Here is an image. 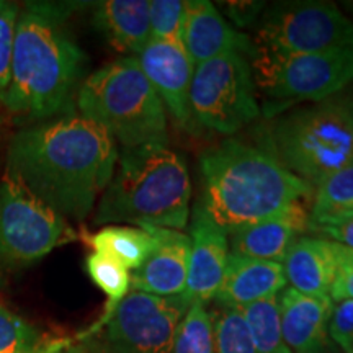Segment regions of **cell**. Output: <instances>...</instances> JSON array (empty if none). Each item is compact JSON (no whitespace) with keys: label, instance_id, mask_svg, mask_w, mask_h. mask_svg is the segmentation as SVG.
<instances>
[{"label":"cell","instance_id":"cell-8","mask_svg":"<svg viewBox=\"0 0 353 353\" xmlns=\"http://www.w3.org/2000/svg\"><path fill=\"white\" fill-rule=\"evenodd\" d=\"M69 221L34 195L8 169L0 180V265L20 268L76 241Z\"/></svg>","mask_w":353,"mask_h":353},{"label":"cell","instance_id":"cell-20","mask_svg":"<svg viewBox=\"0 0 353 353\" xmlns=\"http://www.w3.org/2000/svg\"><path fill=\"white\" fill-rule=\"evenodd\" d=\"M281 265L291 288L311 296H329L335 276V242L299 236Z\"/></svg>","mask_w":353,"mask_h":353},{"label":"cell","instance_id":"cell-19","mask_svg":"<svg viewBox=\"0 0 353 353\" xmlns=\"http://www.w3.org/2000/svg\"><path fill=\"white\" fill-rule=\"evenodd\" d=\"M286 275L280 262L229 254L223 281L216 293L218 306L244 307L285 290Z\"/></svg>","mask_w":353,"mask_h":353},{"label":"cell","instance_id":"cell-27","mask_svg":"<svg viewBox=\"0 0 353 353\" xmlns=\"http://www.w3.org/2000/svg\"><path fill=\"white\" fill-rule=\"evenodd\" d=\"M214 353H257L241 307L219 306L211 312Z\"/></svg>","mask_w":353,"mask_h":353},{"label":"cell","instance_id":"cell-4","mask_svg":"<svg viewBox=\"0 0 353 353\" xmlns=\"http://www.w3.org/2000/svg\"><path fill=\"white\" fill-rule=\"evenodd\" d=\"M190 198L187 164L169 145L121 149L112 180L99 200L94 223L182 231L188 224Z\"/></svg>","mask_w":353,"mask_h":353},{"label":"cell","instance_id":"cell-5","mask_svg":"<svg viewBox=\"0 0 353 353\" xmlns=\"http://www.w3.org/2000/svg\"><path fill=\"white\" fill-rule=\"evenodd\" d=\"M82 117L99 123L121 149L169 144L165 107L136 57H121L85 77L77 92Z\"/></svg>","mask_w":353,"mask_h":353},{"label":"cell","instance_id":"cell-34","mask_svg":"<svg viewBox=\"0 0 353 353\" xmlns=\"http://www.w3.org/2000/svg\"><path fill=\"white\" fill-rule=\"evenodd\" d=\"M54 353H105V352L101 350V348L97 345L90 337H87V335H81L77 341L69 339V341Z\"/></svg>","mask_w":353,"mask_h":353},{"label":"cell","instance_id":"cell-25","mask_svg":"<svg viewBox=\"0 0 353 353\" xmlns=\"http://www.w3.org/2000/svg\"><path fill=\"white\" fill-rule=\"evenodd\" d=\"M169 353H214L213 317L206 304L188 307L180 321Z\"/></svg>","mask_w":353,"mask_h":353},{"label":"cell","instance_id":"cell-14","mask_svg":"<svg viewBox=\"0 0 353 353\" xmlns=\"http://www.w3.org/2000/svg\"><path fill=\"white\" fill-rule=\"evenodd\" d=\"M182 46L193 65L232 52L247 57L255 56L254 39L237 32L208 0H187Z\"/></svg>","mask_w":353,"mask_h":353},{"label":"cell","instance_id":"cell-23","mask_svg":"<svg viewBox=\"0 0 353 353\" xmlns=\"http://www.w3.org/2000/svg\"><path fill=\"white\" fill-rule=\"evenodd\" d=\"M257 353H293L281 330L278 294L241 307Z\"/></svg>","mask_w":353,"mask_h":353},{"label":"cell","instance_id":"cell-12","mask_svg":"<svg viewBox=\"0 0 353 353\" xmlns=\"http://www.w3.org/2000/svg\"><path fill=\"white\" fill-rule=\"evenodd\" d=\"M190 259L188 278L183 301L208 304L218 293L229 257L228 234L221 229L200 205L193 206L190 223Z\"/></svg>","mask_w":353,"mask_h":353},{"label":"cell","instance_id":"cell-33","mask_svg":"<svg viewBox=\"0 0 353 353\" xmlns=\"http://www.w3.org/2000/svg\"><path fill=\"white\" fill-rule=\"evenodd\" d=\"M224 13L237 26L252 25L259 15L265 10V2H224Z\"/></svg>","mask_w":353,"mask_h":353},{"label":"cell","instance_id":"cell-7","mask_svg":"<svg viewBox=\"0 0 353 353\" xmlns=\"http://www.w3.org/2000/svg\"><path fill=\"white\" fill-rule=\"evenodd\" d=\"M250 63L255 85L265 97L267 117L304 101L317 103L353 82V46L296 56L255 51Z\"/></svg>","mask_w":353,"mask_h":353},{"label":"cell","instance_id":"cell-2","mask_svg":"<svg viewBox=\"0 0 353 353\" xmlns=\"http://www.w3.org/2000/svg\"><path fill=\"white\" fill-rule=\"evenodd\" d=\"M81 2H28L20 8L2 105L25 126L72 112L87 54L74 41L65 20Z\"/></svg>","mask_w":353,"mask_h":353},{"label":"cell","instance_id":"cell-35","mask_svg":"<svg viewBox=\"0 0 353 353\" xmlns=\"http://www.w3.org/2000/svg\"><path fill=\"white\" fill-rule=\"evenodd\" d=\"M0 130H2V118H0Z\"/></svg>","mask_w":353,"mask_h":353},{"label":"cell","instance_id":"cell-1","mask_svg":"<svg viewBox=\"0 0 353 353\" xmlns=\"http://www.w3.org/2000/svg\"><path fill=\"white\" fill-rule=\"evenodd\" d=\"M117 161L110 132L70 112L15 132L6 169L63 218L83 221L108 187Z\"/></svg>","mask_w":353,"mask_h":353},{"label":"cell","instance_id":"cell-21","mask_svg":"<svg viewBox=\"0 0 353 353\" xmlns=\"http://www.w3.org/2000/svg\"><path fill=\"white\" fill-rule=\"evenodd\" d=\"M83 241L99 252L113 259L126 270H136L154 249V237L144 229L125 224H108L94 234H85Z\"/></svg>","mask_w":353,"mask_h":353},{"label":"cell","instance_id":"cell-24","mask_svg":"<svg viewBox=\"0 0 353 353\" xmlns=\"http://www.w3.org/2000/svg\"><path fill=\"white\" fill-rule=\"evenodd\" d=\"M353 214V164L335 172L316 187L309 219Z\"/></svg>","mask_w":353,"mask_h":353},{"label":"cell","instance_id":"cell-11","mask_svg":"<svg viewBox=\"0 0 353 353\" xmlns=\"http://www.w3.org/2000/svg\"><path fill=\"white\" fill-rule=\"evenodd\" d=\"M188 307L182 296L161 298L130 291L83 335L105 353H169Z\"/></svg>","mask_w":353,"mask_h":353},{"label":"cell","instance_id":"cell-26","mask_svg":"<svg viewBox=\"0 0 353 353\" xmlns=\"http://www.w3.org/2000/svg\"><path fill=\"white\" fill-rule=\"evenodd\" d=\"M85 270L95 286L107 294L108 303L101 317H107L114 306L130 293L131 275L123 265L99 252H90L85 259Z\"/></svg>","mask_w":353,"mask_h":353},{"label":"cell","instance_id":"cell-3","mask_svg":"<svg viewBox=\"0 0 353 353\" xmlns=\"http://www.w3.org/2000/svg\"><path fill=\"white\" fill-rule=\"evenodd\" d=\"M200 170L203 190L196 203L226 234L309 200L316 190L268 151L236 139L206 149Z\"/></svg>","mask_w":353,"mask_h":353},{"label":"cell","instance_id":"cell-22","mask_svg":"<svg viewBox=\"0 0 353 353\" xmlns=\"http://www.w3.org/2000/svg\"><path fill=\"white\" fill-rule=\"evenodd\" d=\"M68 337H50L0 303V353H54Z\"/></svg>","mask_w":353,"mask_h":353},{"label":"cell","instance_id":"cell-9","mask_svg":"<svg viewBox=\"0 0 353 353\" xmlns=\"http://www.w3.org/2000/svg\"><path fill=\"white\" fill-rule=\"evenodd\" d=\"M193 121L234 134L260 114L254 69L244 54H224L195 65L190 85Z\"/></svg>","mask_w":353,"mask_h":353},{"label":"cell","instance_id":"cell-30","mask_svg":"<svg viewBox=\"0 0 353 353\" xmlns=\"http://www.w3.org/2000/svg\"><path fill=\"white\" fill-rule=\"evenodd\" d=\"M334 303L353 299V249L335 242V276L330 286Z\"/></svg>","mask_w":353,"mask_h":353},{"label":"cell","instance_id":"cell-15","mask_svg":"<svg viewBox=\"0 0 353 353\" xmlns=\"http://www.w3.org/2000/svg\"><path fill=\"white\" fill-rule=\"evenodd\" d=\"M136 59L172 118L180 126L192 128L195 121L190 112V85L195 65L182 44L151 39Z\"/></svg>","mask_w":353,"mask_h":353},{"label":"cell","instance_id":"cell-10","mask_svg":"<svg viewBox=\"0 0 353 353\" xmlns=\"http://www.w3.org/2000/svg\"><path fill=\"white\" fill-rule=\"evenodd\" d=\"M255 51L278 56L312 54L353 46V23L335 3L280 2L260 21Z\"/></svg>","mask_w":353,"mask_h":353},{"label":"cell","instance_id":"cell-31","mask_svg":"<svg viewBox=\"0 0 353 353\" xmlns=\"http://www.w3.org/2000/svg\"><path fill=\"white\" fill-rule=\"evenodd\" d=\"M330 339L342 348L343 352H350L353 348V299L337 303L334 306L329 321Z\"/></svg>","mask_w":353,"mask_h":353},{"label":"cell","instance_id":"cell-16","mask_svg":"<svg viewBox=\"0 0 353 353\" xmlns=\"http://www.w3.org/2000/svg\"><path fill=\"white\" fill-rule=\"evenodd\" d=\"M307 224L306 205L294 201L270 218L229 232V254L281 263L291 244L307 231Z\"/></svg>","mask_w":353,"mask_h":353},{"label":"cell","instance_id":"cell-18","mask_svg":"<svg viewBox=\"0 0 353 353\" xmlns=\"http://www.w3.org/2000/svg\"><path fill=\"white\" fill-rule=\"evenodd\" d=\"M92 25L114 51L138 57L151 41V0L92 3Z\"/></svg>","mask_w":353,"mask_h":353},{"label":"cell","instance_id":"cell-32","mask_svg":"<svg viewBox=\"0 0 353 353\" xmlns=\"http://www.w3.org/2000/svg\"><path fill=\"white\" fill-rule=\"evenodd\" d=\"M307 231L324 234L337 244L353 249V214L334 216L324 219H309Z\"/></svg>","mask_w":353,"mask_h":353},{"label":"cell","instance_id":"cell-17","mask_svg":"<svg viewBox=\"0 0 353 353\" xmlns=\"http://www.w3.org/2000/svg\"><path fill=\"white\" fill-rule=\"evenodd\" d=\"M281 330L293 353H319L329 337L334 301L330 296H311L294 288L278 294Z\"/></svg>","mask_w":353,"mask_h":353},{"label":"cell","instance_id":"cell-29","mask_svg":"<svg viewBox=\"0 0 353 353\" xmlns=\"http://www.w3.org/2000/svg\"><path fill=\"white\" fill-rule=\"evenodd\" d=\"M20 8V3L0 0V101L6 95L8 82H10L13 41H15Z\"/></svg>","mask_w":353,"mask_h":353},{"label":"cell","instance_id":"cell-28","mask_svg":"<svg viewBox=\"0 0 353 353\" xmlns=\"http://www.w3.org/2000/svg\"><path fill=\"white\" fill-rule=\"evenodd\" d=\"M185 0H151V39L182 44Z\"/></svg>","mask_w":353,"mask_h":353},{"label":"cell","instance_id":"cell-6","mask_svg":"<svg viewBox=\"0 0 353 353\" xmlns=\"http://www.w3.org/2000/svg\"><path fill=\"white\" fill-rule=\"evenodd\" d=\"M270 144L285 169L316 188L353 164V97L341 92L281 114L272 125Z\"/></svg>","mask_w":353,"mask_h":353},{"label":"cell","instance_id":"cell-13","mask_svg":"<svg viewBox=\"0 0 353 353\" xmlns=\"http://www.w3.org/2000/svg\"><path fill=\"white\" fill-rule=\"evenodd\" d=\"M154 237V249L131 275V290L161 298L183 294L188 278L190 236L176 229L141 228Z\"/></svg>","mask_w":353,"mask_h":353},{"label":"cell","instance_id":"cell-36","mask_svg":"<svg viewBox=\"0 0 353 353\" xmlns=\"http://www.w3.org/2000/svg\"><path fill=\"white\" fill-rule=\"evenodd\" d=\"M347 353H353V348H352V350H350V352H347Z\"/></svg>","mask_w":353,"mask_h":353}]
</instances>
